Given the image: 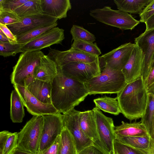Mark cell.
I'll use <instances>...</instances> for the list:
<instances>
[{"mask_svg": "<svg viewBox=\"0 0 154 154\" xmlns=\"http://www.w3.org/2000/svg\"><path fill=\"white\" fill-rule=\"evenodd\" d=\"M43 123L42 116H33L18 133L16 148L34 154H38Z\"/></svg>", "mask_w": 154, "mask_h": 154, "instance_id": "277c9868", "label": "cell"}, {"mask_svg": "<svg viewBox=\"0 0 154 154\" xmlns=\"http://www.w3.org/2000/svg\"><path fill=\"white\" fill-rule=\"evenodd\" d=\"M0 42H10L9 39L5 35L0 34Z\"/></svg>", "mask_w": 154, "mask_h": 154, "instance_id": "7dc6e473", "label": "cell"}, {"mask_svg": "<svg viewBox=\"0 0 154 154\" xmlns=\"http://www.w3.org/2000/svg\"><path fill=\"white\" fill-rule=\"evenodd\" d=\"M14 11L20 18L43 14L41 0H28Z\"/></svg>", "mask_w": 154, "mask_h": 154, "instance_id": "83f0119b", "label": "cell"}, {"mask_svg": "<svg viewBox=\"0 0 154 154\" xmlns=\"http://www.w3.org/2000/svg\"><path fill=\"white\" fill-rule=\"evenodd\" d=\"M58 73L56 63L47 55H45L40 59L35 67L33 74L34 78L52 83Z\"/></svg>", "mask_w": 154, "mask_h": 154, "instance_id": "d6986e66", "label": "cell"}, {"mask_svg": "<svg viewBox=\"0 0 154 154\" xmlns=\"http://www.w3.org/2000/svg\"><path fill=\"white\" fill-rule=\"evenodd\" d=\"M146 105L140 122L151 137L154 127V85L147 90Z\"/></svg>", "mask_w": 154, "mask_h": 154, "instance_id": "603a6c76", "label": "cell"}, {"mask_svg": "<svg viewBox=\"0 0 154 154\" xmlns=\"http://www.w3.org/2000/svg\"><path fill=\"white\" fill-rule=\"evenodd\" d=\"M28 0H0V9L14 11Z\"/></svg>", "mask_w": 154, "mask_h": 154, "instance_id": "8d00e7d4", "label": "cell"}, {"mask_svg": "<svg viewBox=\"0 0 154 154\" xmlns=\"http://www.w3.org/2000/svg\"><path fill=\"white\" fill-rule=\"evenodd\" d=\"M92 110L96 122L100 147L107 154H115L114 142L116 137L112 119L105 116L96 107Z\"/></svg>", "mask_w": 154, "mask_h": 154, "instance_id": "52a82bcc", "label": "cell"}, {"mask_svg": "<svg viewBox=\"0 0 154 154\" xmlns=\"http://www.w3.org/2000/svg\"><path fill=\"white\" fill-rule=\"evenodd\" d=\"M60 141V135L49 147L39 154H58Z\"/></svg>", "mask_w": 154, "mask_h": 154, "instance_id": "ab89813d", "label": "cell"}, {"mask_svg": "<svg viewBox=\"0 0 154 154\" xmlns=\"http://www.w3.org/2000/svg\"><path fill=\"white\" fill-rule=\"evenodd\" d=\"M11 154H34L26 152L17 148L14 149Z\"/></svg>", "mask_w": 154, "mask_h": 154, "instance_id": "f6af8a7d", "label": "cell"}, {"mask_svg": "<svg viewBox=\"0 0 154 154\" xmlns=\"http://www.w3.org/2000/svg\"><path fill=\"white\" fill-rule=\"evenodd\" d=\"M18 93L24 106L29 113L33 116H42L59 112L51 103H42L32 95L23 86L13 85Z\"/></svg>", "mask_w": 154, "mask_h": 154, "instance_id": "4fadbf2b", "label": "cell"}, {"mask_svg": "<svg viewBox=\"0 0 154 154\" xmlns=\"http://www.w3.org/2000/svg\"><path fill=\"white\" fill-rule=\"evenodd\" d=\"M57 69L51 83V102L59 112L65 114L83 101L89 93L84 83L68 78Z\"/></svg>", "mask_w": 154, "mask_h": 154, "instance_id": "6da1fadb", "label": "cell"}, {"mask_svg": "<svg viewBox=\"0 0 154 154\" xmlns=\"http://www.w3.org/2000/svg\"><path fill=\"white\" fill-rule=\"evenodd\" d=\"M18 139V133L11 132L6 141L3 154H11L17 148Z\"/></svg>", "mask_w": 154, "mask_h": 154, "instance_id": "d590c367", "label": "cell"}, {"mask_svg": "<svg viewBox=\"0 0 154 154\" xmlns=\"http://www.w3.org/2000/svg\"><path fill=\"white\" fill-rule=\"evenodd\" d=\"M93 102L96 107L105 112L116 116L121 113L117 97L104 96L94 99Z\"/></svg>", "mask_w": 154, "mask_h": 154, "instance_id": "4316f807", "label": "cell"}, {"mask_svg": "<svg viewBox=\"0 0 154 154\" xmlns=\"http://www.w3.org/2000/svg\"><path fill=\"white\" fill-rule=\"evenodd\" d=\"M89 95L118 94L127 84L122 70L108 67L103 68L100 74L84 83Z\"/></svg>", "mask_w": 154, "mask_h": 154, "instance_id": "3957f363", "label": "cell"}, {"mask_svg": "<svg viewBox=\"0 0 154 154\" xmlns=\"http://www.w3.org/2000/svg\"><path fill=\"white\" fill-rule=\"evenodd\" d=\"M20 20V18L14 11L0 9V23L7 25Z\"/></svg>", "mask_w": 154, "mask_h": 154, "instance_id": "836d02e7", "label": "cell"}, {"mask_svg": "<svg viewBox=\"0 0 154 154\" xmlns=\"http://www.w3.org/2000/svg\"><path fill=\"white\" fill-rule=\"evenodd\" d=\"M135 43H127L101 56L98 57L101 69L105 66L122 70L129 60Z\"/></svg>", "mask_w": 154, "mask_h": 154, "instance_id": "30bf717a", "label": "cell"}, {"mask_svg": "<svg viewBox=\"0 0 154 154\" xmlns=\"http://www.w3.org/2000/svg\"><path fill=\"white\" fill-rule=\"evenodd\" d=\"M45 55L41 51H29L22 52L16 65L13 67L11 75L13 85L24 86L25 80L33 76L34 69Z\"/></svg>", "mask_w": 154, "mask_h": 154, "instance_id": "8992f818", "label": "cell"}, {"mask_svg": "<svg viewBox=\"0 0 154 154\" xmlns=\"http://www.w3.org/2000/svg\"><path fill=\"white\" fill-rule=\"evenodd\" d=\"M114 149L115 154H142L136 149L125 145L116 139L114 142Z\"/></svg>", "mask_w": 154, "mask_h": 154, "instance_id": "e575fe53", "label": "cell"}, {"mask_svg": "<svg viewBox=\"0 0 154 154\" xmlns=\"http://www.w3.org/2000/svg\"><path fill=\"white\" fill-rule=\"evenodd\" d=\"M80 128L85 136L96 145L99 144V138L94 114L92 110L80 112L79 117Z\"/></svg>", "mask_w": 154, "mask_h": 154, "instance_id": "44dd1931", "label": "cell"}, {"mask_svg": "<svg viewBox=\"0 0 154 154\" xmlns=\"http://www.w3.org/2000/svg\"><path fill=\"white\" fill-rule=\"evenodd\" d=\"M24 87L34 97L44 103H51V83L30 76L24 82Z\"/></svg>", "mask_w": 154, "mask_h": 154, "instance_id": "ac0fdd59", "label": "cell"}, {"mask_svg": "<svg viewBox=\"0 0 154 154\" xmlns=\"http://www.w3.org/2000/svg\"><path fill=\"white\" fill-rule=\"evenodd\" d=\"M0 29L12 43H17L16 35H14L6 25L0 23Z\"/></svg>", "mask_w": 154, "mask_h": 154, "instance_id": "60d3db41", "label": "cell"}, {"mask_svg": "<svg viewBox=\"0 0 154 154\" xmlns=\"http://www.w3.org/2000/svg\"><path fill=\"white\" fill-rule=\"evenodd\" d=\"M151 66L152 69L154 67V53L152 58Z\"/></svg>", "mask_w": 154, "mask_h": 154, "instance_id": "c3c4849f", "label": "cell"}, {"mask_svg": "<svg viewBox=\"0 0 154 154\" xmlns=\"http://www.w3.org/2000/svg\"><path fill=\"white\" fill-rule=\"evenodd\" d=\"M144 82L147 90L154 85V67L151 69Z\"/></svg>", "mask_w": 154, "mask_h": 154, "instance_id": "7bdbcfd3", "label": "cell"}, {"mask_svg": "<svg viewBox=\"0 0 154 154\" xmlns=\"http://www.w3.org/2000/svg\"><path fill=\"white\" fill-rule=\"evenodd\" d=\"M154 14V0H152L139 14L140 17V22L145 23Z\"/></svg>", "mask_w": 154, "mask_h": 154, "instance_id": "74e56055", "label": "cell"}, {"mask_svg": "<svg viewBox=\"0 0 154 154\" xmlns=\"http://www.w3.org/2000/svg\"><path fill=\"white\" fill-rule=\"evenodd\" d=\"M80 112L74 108L62 114L63 126L72 135L75 142L77 153L85 148L94 144L93 141L85 136L80 128L79 122Z\"/></svg>", "mask_w": 154, "mask_h": 154, "instance_id": "7c38bea8", "label": "cell"}, {"mask_svg": "<svg viewBox=\"0 0 154 154\" xmlns=\"http://www.w3.org/2000/svg\"><path fill=\"white\" fill-rule=\"evenodd\" d=\"M134 42L143 53V60L141 76L144 81L152 69V60L154 53V29L145 31L135 38Z\"/></svg>", "mask_w": 154, "mask_h": 154, "instance_id": "2e32d148", "label": "cell"}, {"mask_svg": "<svg viewBox=\"0 0 154 154\" xmlns=\"http://www.w3.org/2000/svg\"><path fill=\"white\" fill-rule=\"evenodd\" d=\"M57 23L47 26L40 27L16 35L17 43L25 44L38 37L47 31L57 25Z\"/></svg>", "mask_w": 154, "mask_h": 154, "instance_id": "f546056e", "label": "cell"}, {"mask_svg": "<svg viewBox=\"0 0 154 154\" xmlns=\"http://www.w3.org/2000/svg\"><path fill=\"white\" fill-rule=\"evenodd\" d=\"M72 40H80L93 43L96 40L95 36L83 27L76 25H73L70 30Z\"/></svg>", "mask_w": 154, "mask_h": 154, "instance_id": "4dcf8cb0", "label": "cell"}, {"mask_svg": "<svg viewBox=\"0 0 154 154\" xmlns=\"http://www.w3.org/2000/svg\"><path fill=\"white\" fill-rule=\"evenodd\" d=\"M71 48L98 56L101 53L100 50L96 43H93L80 40L74 41Z\"/></svg>", "mask_w": 154, "mask_h": 154, "instance_id": "d6a6232c", "label": "cell"}, {"mask_svg": "<svg viewBox=\"0 0 154 154\" xmlns=\"http://www.w3.org/2000/svg\"><path fill=\"white\" fill-rule=\"evenodd\" d=\"M57 69L66 77L84 83L101 72L98 57L91 63H71Z\"/></svg>", "mask_w": 154, "mask_h": 154, "instance_id": "ba28073f", "label": "cell"}, {"mask_svg": "<svg viewBox=\"0 0 154 154\" xmlns=\"http://www.w3.org/2000/svg\"><path fill=\"white\" fill-rule=\"evenodd\" d=\"M152 0H114L117 8L128 13L140 14Z\"/></svg>", "mask_w": 154, "mask_h": 154, "instance_id": "484cf974", "label": "cell"}, {"mask_svg": "<svg viewBox=\"0 0 154 154\" xmlns=\"http://www.w3.org/2000/svg\"><path fill=\"white\" fill-rule=\"evenodd\" d=\"M89 14L100 22L123 30H132L140 23L129 13L108 6L91 10Z\"/></svg>", "mask_w": 154, "mask_h": 154, "instance_id": "5b68a950", "label": "cell"}, {"mask_svg": "<svg viewBox=\"0 0 154 154\" xmlns=\"http://www.w3.org/2000/svg\"><path fill=\"white\" fill-rule=\"evenodd\" d=\"M10 116L14 123H21L25 116L24 105L15 89L13 90L10 96Z\"/></svg>", "mask_w": 154, "mask_h": 154, "instance_id": "d4e9b609", "label": "cell"}, {"mask_svg": "<svg viewBox=\"0 0 154 154\" xmlns=\"http://www.w3.org/2000/svg\"><path fill=\"white\" fill-rule=\"evenodd\" d=\"M24 44L0 42V55L4 57L14 56L23 52L21 48Z\"/></svg>", "mask_w": 154, "mask_h": 154, "instance_id": "1f68e13d", "label": "cell"}, {"mask_svg": "<svg viewBox=\"0 0 154 154\" xmlns=\"http://www.w3.org/2000/svg\"><path fill=\"white\" fill-rule=\"evenodd\" d=\"M43 14L58 19L65 18L71 9L69 0H41Z\"/></svg>", "mask_w": 154, "mask_h": 154, "instance_id": "ffe728a7", "label": "cell"}, {"mask_svg": "<svg viewBox=\"0 0 154 154\" xmlns=\"http://www.w3.org/2000/svg\"><path fill=\"white\" fill-rule=\"evenodd\" d=\"M147 96L141 76L127 83L116 97L121 113L130 121L141 118L145 110Z\"/></svg>", "mask_w": 154, "mask_h": 154, "instance_id": "7a4b0ae2", "label": "cell"}, {"mask_svg": "<svg viewBox=\"0 0 154 154\" xmlns=\"http://www.w3.org/2000/svg\"><path fill=\"white\" fill-rule=\"evenodd\" d=\"M151 137L153 139H154V127L153 128V129L152 134V135L151 136Z\"/></svg>", "mask_w": 154, "mask_h": 154, "instance_id": "681fc988", "label": "cell"}, {"mask_svg": "<svg viewBox=\"0 0 154 154\" xmlns=\"http://www.w3.org/2000/svg\"><path fill=\"white\" fill-rule=\"evenodd\" d=\"M11 133L8 131L4 130L0 132V154H3V151L8 137Z\"/></svg>", "mask_w": 154, "mask_h": 154, "instance_id": "b9f144b4", "label": "cell"}, {"mask_svg": "<svg viewBox=\"0 0 154 154\" xmlns=\"http://www.w3.org/2000/svg\"><path fill=\"white\" fill-rule=\"evenodd\" d=\"M152 154H154V145L152 150Z\"/></svg>", "mask_w": 154, "mask_h": 154, "instance_id": "f907efd6", "label": "cell"}, {"mask_svg": "<svg viewBox=\"0 0 154 154\" xmlns=\"http://www.w3.org/2000/svg\"><path fill=\"white\" fill-rule=\"evenodd\" d=\"M64 30L55 27L24 44L21 49L23 52L39 51L54 44H61L64 39Z\"/></svg>", "mask_w": 154, "mask_h": 154, "instance_id": "9a60e30c", "label": "cell"}, {"mask_svg": "<svg viewBox=\"0 0 154 154\" xmlns=\"http://www.w3.org/2000/svg\"><path fill=\"white\" fill-rule=\"evenodd\" d=\"M143 60L141 50L135 44L129 60L122 70L127 83L137 79L141 76Z\"/></svg>", "mask_w": 154, "mask_h": 154, "instance_id": "e0dca14e", "label": "cell"}, {"mask_svg": "<svg viewBox=\"0 0 154 154\" xmlns=\"http://www.w3.org/2000/svg\"><path fill=\"white\" fill-rule=\"evenodd\" d=\"M153 148L146 149H138V151L142 154H152Z\"/></svg>", "mask_w": 154, "mask_h": 154, "instance_id": "bcb514c9", "label": "cell"}, {"mask_svg": "<svg viewBox=\"0 0 154 154\" xmlns=\"http://www.w3.org/2000/svg\"><path fill=\"white\" fill-rule=\"evenodd\" d=\"M116 139L121 143L133 148L146 149L152 146L154 139L149 136H123L116 135Z\"/></svg>", "mask_w": 154, "mask_h": 154, "instance_id": "cb8c5ba5", "label": "cell"}, {"mask_svg": "<svg viewBox=\"0 0 154 154\" xmlns=\"http://www.w3.org/2000/svg\"><path fill=\"white\" fill-rule=\"evenodd\" d=\"M47 55L55 62L58 67L71 63H91L99 57L72 48L65 51L50 48Z\"/></svg>", "mask_w": 154, "mask_h": 154, "instance_id": "8fae6325", "label": "cell"}, {"mask_svg": "<svg viewBox=\"0 0 154 154\" xmlns=\"http://www.w3.org/2000/svg\"><path fill=\"white\" fill-rule=\"evenodd\" d=\"M116 135L123 136H149L144 126L141 122H125L123 121L119 125L115 127Z\"/></svg>", "mask_w": 154, "mask_h": 154, "instance_id": "7402d4cb", "label": "cell"}, {"mask_svg": "<svg viewBox=\"0 0 154 154\" xmlns=\"http://www.w3.org/2000/svg\"><path fill=\"white\" fill-rule=\"evenodd\" d=\"M58 19L45 14L20 18V21L7 26L17 35L32 29L50 26L57 22Z\"/></svg>", "mask_w": 154, "mask_h": 154, "instance_id": "5bb4252c", "label": "cell"}, {"mask_svg": "<svg viewBox=\"0 0 154 154\" xmlns=\"http://www.w3.org/2000/svg\"><path fill=\"white\" fill-rule=\"evenodd\" d=\"M145 23L146 25L145 31L154 29V14Z\"/></svg>", "mask_w": 154, "mask_h": 154, "instance_id": "ee69618b", "label": "cell"}, {"mask_svg": "<svg viewBox=\"0 0 154 154\" xmlns=\"http://www.w3.org/2000/svg\"></svg>", "mask_w": 154, "mask_h": 154, "instance_id": "816d5d0a", "label": "cell"}, {"mask_svg": "<svg viewBox=\"0 0 154 154\" xmlns=\"http://www.w3.org/2000/svg\"><path fill=\"white\" fill-rule=\"evenodd\" d=\"M77 154H107L102 148L94 144L87 147Z\"/></svg>", "mask_w": 154, "mask_h": 154, "instance_id": "f35d334b", "label": "cell"}, {"mask_svg": "<svg viewBox=\"0 0 154 154\" xmlns=\"http://www.w3.org/2000/svg\"><path fill=\"white\" fill-rule=\"evenodd\" d=\"M42 116L43 123L38 154L52 144L60 135L64 126L62 114L60 112Z\"/></svg>", "mask_w": 154, "mask_h": 154, "instance_id": "9c48e42d", "label": "cell"}, {"mask_svg": "<svg viewBox=\"0 0 154 154\" xmlns=\"http://www.w3.org/2000/svg\"><path fill=\"white\" fill-rule=\"evenodd\" d=\"M74 140L68 130L63 126L60 134L58 154H77Z\"/></svg>", "mask_w": 154, "mask_h": 154, "instance_id": "f1b7e54d", "label": "cell"}]
</instances>
